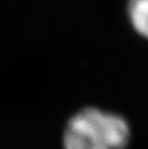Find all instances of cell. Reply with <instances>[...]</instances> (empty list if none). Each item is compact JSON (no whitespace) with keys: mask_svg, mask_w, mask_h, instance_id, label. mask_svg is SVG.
I'll list each match as a JSON object with an SVG mask.
<instances>
[{"mask_svg":"<svg viewBox=\"0 0 148 149\" xmlns=\"http://www.w3.org/2000/svg\"><path fill=\"white\" fill-rule=\"evenodd\" d=\"M130 140V126L123 116L85 107L67 123L63 135L64 149H125Z\"/></svg>","mask_w":148,"mask_h":149,"instance_id":"6da1fadb","label":"cell"},{"mask_svg":"<svg viewBox=\"0 0 148 149\" xmlns=\"http://www.w3.org/2000/svg\"><path fill=\"white\" fill-rule=\"evenodd\" d=\"M127 13L135 31L148 39V0H130Z\"/></svg>","mask_w":148,"mask_h":149,"instance_id":"7a4b0ae2","label":"cell"}]
</instances>
